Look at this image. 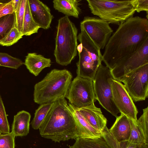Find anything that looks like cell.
<instances>
[{"label":"cell","instance_id":"cell-1","mask_svg":"<svg viewBox=\"0 0 148 148\" xmlns=\"http://www.w3.org/2000/svg\"><path fill=\"white\" fill-rule=\"evenodd\" d=\"M148 39V19L130 17L119 25L110 36L104 48L102 61L111 70L121 59L138 50Z\"/></svg>","mask_w":148,"mask_h":148},{"label":"cell","instance_id":"cell-2","mask_svg":"<svg viewBox=\"0 0 148 148\" xmlns=\"http://www.w3.org/2000/svg\"><path fill=\"white\" fill-rule=\"evenodd\" d=\"M39 129L42 137L56 143L79 137L75 119L64 97L53 102Z\"/></svg>","mask_w":148,"mask_h":148},{"label":"cell","instance_id":"cell-3","mask_svg":"<svg viewBox=\"0 0 148 148\" xmlns=\"http://www.w3.org/2000/svg\"><path fill=\"white\" fill-rule=\"evenodd\" d=\"M72 77L71 72L66 69L52 70L35 85L34 102L41 104L53 103L61 97L65 98Z\"/></svg>","mask_w":148,"mask_h":148},{"label":"cell","instance_id":"cell-4","mask_svg":"<svg viewBox=\"0 0 148 148\" xmlns=\"http://www.w3.org/2000/svg\"><path fill=\"white\" fill-rule=\"evenodd\" d=\"M55 38L53 54L58 64H70L78 53V29L69 17L65 16L58 20Z\"/></svg>","mask_w":148,"mask_h":148},{"label":"cell","instance_id":"cell-5","mask_svg":"<svg viewBox=\"0 0 148 148\" xmlns=\"http://www.w3.org/2000/svg\"><path fill=\"white\" fill-rule=\"evenodd\" d=\"M91 13L109 24L119 25L136 12V0H87Z\"/></svg>","mask_w":148,"mask_h":148},{"label":"cell","instance_id":"cell-6","mask_svg":"<svg viewBox=\"0 0 148 148\" xmlns=\"http://www.w3.org/2000/svg\"><path fill=\"white\" fill-rule=\"evenodd\" d=\"M81 32L77 39L80 42L77 50L79 60L76 63L77 76L93 81L102 62L101 49L94 43L84 29L80 26Z\"/></svg>","mask_w":148,"mask_h":148},{"label":"cell","instance_id":"cell-7","mask_svg":"<svg viewBox=\"0 0 148 148\" xmlns=\"http://www.w3.org/2000/svg\"><path fill=\"white\" fill-rule=\"evenodd\" d=\"M113 79L110 70L101 64L93 81V86L96 100L104 108L116 118L120 112L113 100L111 85Z\"/></svg>","mask_w":148,"mask_h":148},{"label":"cell","instance_id":"cell-8","mask_svg":"<svg viewBox=\"0 0 148 148\" xmlns=\"http://www.w3.org/2000/svg\"><path fill=\"white\" fill-rule=\"evenodd\" d=\"M66 98L69 103L78 108L94 104L96 100L93 81L77 76L72 81Z\"/></svg>","mask_w":148,"mask_h":148},{"label":"cell","instance_id":"cell-9","mask_svg":"<svg viewBox=\"0 0 148 148\" xmlns=\"http://www.w3.org/2000/svg\"><path fill=\"white\" fill-rule=\"evenodd\" d=\"M135 102L145 100L148 96V64L130 72L120 80Z\"/></svg>","mask_w":148,"mask_h":148},{"label":"cell","instance_id":"cell-10","mask_svg":"<svg viewBox=\"0 0 148 148\" xmlns=\"http://www.w3.org/2000/svg\"><path fill=\"white\" fill-rule=\"evenodd\" d=\"M148 64V39L137 51L120 60L110 70L114 79L120 81L125 76Z\"/></svg>","mask_w":148,"mask_h":148},{"label":"cell","instance_id":"cell-11","mask_svg":"<svg viewBox=\"0 0 148 148\" xmlns=\"http://www.w3.org/2000/svg\"><path fill=\"white\" fill-rule=\"evenodd\" d=\"M109 23L97 17L86 16L80 23L94 43L101 49H103L113 33Z\"/></svg>","mask_w":148,"mask_h":148},{"label":"cell","instance_id":"cell-12","mask_svg":"<svg viewBox=\"0 0 148 148\" xmlns=\"http://www.w3.org/2000/svg\"><path fill=\"white\" fill-rule=\"evenodd\" d=\"M111 85L113 101L120 112L129 119L137 120L138 110L124 85L113 79Z\"/></svg>","mask_w":148,"mask_h":148},{"label":"cell","instance_id":"cell-13","mask_svg":"<svg viewBox=\"0 0 148 148\" xmlns=\"http://www.w3.org/2000/svg\"><path fill=\"white\" fill-rule=\"evenodd\" d=\"M30 12L36 23L40 27L47 29L53 18L49 8L39 0H28Z\"/></svg>","mask_w":148,"mask_h":148},{"label":"cell","instance_id":"cell-14","mask_svg":"<svg viewBox=\"0 0 148 148\" xmlns=\"http://www.w3.org/2000/svg\"><path fill=\"white\" fill-rule=\"evenodd\" d=\"M68 104L75 119L79 137L95 138L103 137L102 132L91 126L76 108L69 103Z\"/></svg>","mask_w":148,"mask_h":148},{"label":"cell","instance_id":"cell-15","mask_svg":"<svg viewBox=\"0 0 148 148\" xmlns=\"http://www.w3.org/2000/svg\"><path fill=\"white\" fill-rule=\"evenodd\" d=\"M77 108L91 126L102 132L106 126L107 120L100 108L97 107L93 104Z\"/></svg>","mask_w":148,"mask_h":148},{"label":"cell","instance_id":"cell-16","mask_svg":"<svg viewBox=\"0 0 148 148\" xmlns=\"http://www.w3.org/2000/svg\"><path fill=\"white\" fill-rule=\"evenodd\" d=\"M115 139L118 142L128 140L130 132L131 126L129 118L121 113L114 124L109 129Z\"/></svg>","mask_w":148,"mask_h":148},{"label":"cell","instance_id":"cell-17","mask_svg":"<svg viewBox=\"0 0 148 148\" xmlns=\"http://www.w3.org/2000/svg\"><path fill=\"white\" fill-rule=\"evenodd\" d=\"M24 64L29 72L36 76L45 68L51 65L50 59L36 53H28L25 57Z\"/></svg>","mask_w":148,"mask_h":148},{"label":"cell","instance_id":"cell-18","mask_svg":"<svg viewBox=\"0 0 148 148\" xmlns=\"http://www.w3.org/2000/svg\"><path fill=\"white\" fill-rule=\"evenodd\" d=\"M31 115L28 112L22 110L14 116L12 132L16 136H25L29 133Z\"/></svg>","mask_w":148,"mask_h":148},{"label":"cell","instance_id":"cell-19","mask_svg":"<svg viewBox=\"0 0 148 148\" xmlns=\"http://www.w3.org/2000/svg\"><path fill=\"white\" fill-rule=\"evenodd\" d=\"M81 0H54L53 8L68 17L78 18L81 12L79 7Z\"/></svg>","mask_w":148,"mask_h":148},{"label":"cell","instance_id":"cell-20","mask_svg":"<svg viewBox=\"0 0 148 148\" xmlns=\"http://www.w3.org/2000/svg\"><path fill=\"white\" fill-rule=\"evenodd\" d=\"M69 148H111L103 137L95 138L78 137Z\"/></svg>","mask_w":148,"mask_h":148},{"label":"cell","instance_id":"cell-21","mask_svg":"<svg viewBox=\"0 0 148 148\" xmlns=\"http://www.w3.org/2000/svg\"><path fill=\"white\" fill-rule=\"evenodd\" d=\"M102 133L103 137L111 148H143L148 145V144H135L128 140L118 142L110 133L107 126L105 127Z\"/></svg>","mask_w":148,"mask_h":148},{"label":"cell","instance_id":"cell-22","mask_svg":"<svg viewBox=\"0 0 148 148\" xmlns=\"http://www.w3.org/2000/svg\"><path fill=\"white\" fill-rule=\"evenodd\" d=\"M40 28L32 17L28 0H27L22 33L23 36H29L38 33Z\"/></svg>","mask_w":148,"mask_h":148},{"label":"cell","instance_id":"cell-23","mask_svg":"<svg viewBox=\"0 0 148 148\" xmlns=\"http://www.w3.org/2000/svg\"><path fill=\"white\" fill-rule=\"evenodd\" d=\"M53 103L41 104L36 110L34 117L31 122L33 129L34 130L39 129L51 108Z\"/></svg>","mask_w":148,"mask_h":148},{"label":"cell","instance_id":"cell-24","mask_svg":"<svg viewBox=\"0 0 148 148\" xmlns=\"http://www.w3.org/2000/svg\"><path fill=\"white\" fill-rule=\"evenodd\" d=\"M16 21L15 12L0 18V42L15 27Z\"/></svg>","mask_w":148,"mask_h":148},{"label":"cell","instance_id":"cell-25","mask_svg":"<svg viewBox=\"0 0 148 148\" xmlns=\"http://www.w3.org/2000/svg\"><path fill=\"white\" fill-rule=\"evenodd\" d=\"M129 119L131 126V132L128 140L135 144H148L146 143L143 133L138 126L137 120Z\"/></svg>","mask_w":148,"mask_h":148},{"label":"cell","instance_id":"cell-26","mask_svg":"<svg viewBox=\"0 0 148 148\" xmlns=\"http://www.w3.org/2000/svg\"><path fill=\"white\" fill-rule=\"evenodd\" d=\"M24 63L20 59L8 54L0 52V66L17 69Z\"/></svg>","mask_w":148,"mask_h":148},{"label":"cell","instance_id":"cell-27","mask_svg":"<svg viewBox=\"0 0 148 148\" xmlns=\"http://www.w3.org/2000/svg\"><path fill=\"white\" fill-rule=\"evenodd\" d=\"M23 35L14 27L12 28L6 37L0 42V45L9 46L16 43L22 38Z\"/></svg>","mask_w":148,"mask_h":148},{"label":"cell","instance_id":"cell-28","mask_svg":"<svg viewBox=\"0 0 148 148\" xmlns=\"http://www.w3.org/2000/svg\"><path fill=\"white\" fill-rule=\"evenodd\" d=\"M27 0H21L20 5L15 12L16 16L15 27L22 32L25 11Z\"/></svg>","mask_w":148,"mask_h":148},{"label":"cell","instance_id":"cell-29","mask_svg":"<svg viewBox=\"0 0 148 148\" xmlns=\"http://www.w3.org/2000/svg\"><path fill=\"white\" fill-rule=\"evenodd\" d=\"M143 112L138 119L137 124L143 133L145 141L148 143V107L143 109Z\"/></svg>","mask_w":148,"mask_h":148},{"label":"cell","instance_id":"cell-30","mask_svg":"<svg viewBox=\"0 0 148 148\" xmlns=\"http://www.w3.org/2000/svg\"><path fill=\"white\" fill-rule=\"evenodd\" d=\"M0 131L3 134L10 133V126L0 92Z\"/></svg>","mask_w":148,"mask_h":148},{"label":"cell","instance_id":"cell-31","mask_svg":"<svg viewBox=\"0 0 148 148\" xmlns=\"http://www.w3.org/2000/svg\"><path fill=\"white\" fill-rule=\"evenodd\" d=\"M15 137L12 132L0 134V148H14Z\"/></svg>","mask_w":148,"mask_h":148},{"label":"cell","instance_id":"cell-32","mask_svg":"<svg viewBox=\"0 0 148 148\" xmlns=\"http://www.w3.org/2000/svg\"><path fill=\"white\" fill-rule=\"evenodd\" d=\"M0 1V18L14 12L12 0L6 2Z\"/></svg>","mask_w":148,"mask_h":148},{"label":"cell","instance_id":"cell-33","mask_svg":"<svg viewBox=\"0 0 148 148\" xmlns=\"http://www.w3.org/2000/svg\"><path fill=\"white\" fill-rule=\"evenodd\" d=\"M136 11L138 13L146 11L148 14V0H136Z\"/></svg>","mask_w":148,"mask_h":148},{"label":"cell","instance_id":"cell-34","mask_svg":"<svg viewBox=\"0 0 148 148\" xmlns=\"http://www.w3.org/2000/svg\"><path fill=\"white\" fill-rule=\"evenodd\" d=\"M21 0H12L14 10V12L18 8L20 3Z\"/></svg>","mask_w":148,"mask_h":148},{"label":"cell","instance_id":"cell-35","mask_svg":"<svg viewBox=\"0 0 148 148\" xmlns=\"http://www.w3.org/2000/svg\"><path fill=\"white\" fill-rule=\"evenodd\" d=\"M143 148H148V145L144 147Z\"/></svg>","mask_w":148,"mask_h":148},{"label":"cell","instance_id":"cell-36","mask_svg":"<svg viewBox=\"0 0 148 148\" xmlns=\"http://www.w3.org/2000/svg\"><path fill=\"white\" fill-rule=\"evenodd\" d=\"M1 134V132L0 131V134Z\"/></svg>","mask_w":148,"mask_h":148}]
</instances>
